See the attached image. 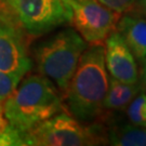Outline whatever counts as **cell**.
I'll use <instances>...</instances> for the list:
<instances>
[{"mask_svg":"<svg viewBox=\"0 0 146 146\" xmlns=\"http://www.w3.org/2000/svg\"><path fill=\"white\" fill-rule=\"evenodd\" d=\"M9 125V121L7 120V118L5 117V115H2L0 113V134L5 130V128Z\"/></svg>","mask_w":146,"mask_h":146,"instance_id":"cell-17","label":"cell"},{"mask_svg":"<svg viewBox=\"0 0 146 146\" xmlns=\"http://www.w3.org/2000/svg\"><path fill=\"white\" fill-rule=\"evenodd\" d=\"M24 136H25V133L17 130L16 128L9 123V125L5 128V130L0 134V146L25 145Z\"/></svg>","mask_w":146,"mask_h":146,"instance_id":"cell-14","label":"cell"},{"mask_svg":"<svg viewBox=\"0 0 146 146\" xmlns=\"http://www.w3.org/2000/svg\"><path fill=\"white\" fill-rule=\"evenodd\" d=\"M72 10L73 27L89 44H104L121 15L96 0H64Z\"/></svg>","mask_w":146,"mask_h":146,"instance_id":"cell-6","label":"cell"},{"mask_svg":"<svg viewBox=\"0 0 146 146\" xmlns=\"http://www.w3.org/2000/svg\"><path fill=\"white\" fill-rule=\"evenodd\" d=\"M142 82V81H141ZM142 86H143V90L146 92V82H142Z\"/></svg>","mask_w":146,"mask_h":146,"instance_id":"cell-19","label":"cell"},{"mask_svg":"<svg viewBox=\"0 0 146 146\" xmlns=\"http://www.w3.org/2000/svg\"><path fill=\"white\" fill-rule=\"evenodd\" d=\"M104 44H89L64 92L69 114L82 123L96 120L103 114V101L108 89Z\"/></svg>","mask_w":146,"mask_h":146,"instance_id":"cell-1","label":"cell"},{"mask_svg":"<svg viewBox=\"0 0 146 146\" xmlns=\"http://www.w3.org/2000/svg\"><path fill=\"white\" fill-rule=\"evenodd\" d=\"M3 103L7 120L23 133L62 111L63 108L61 92L51 80L40 74L22 79Z\"/></svg>","mask_w":146,"mask_h":146,"instance_id":"cell-2","label":"cell"},{"mask_svg":"<svg viewBox=\"0 0 146 146\" xmlns=\"http://www.w3.org/2000/svg\"><path fill=\"white\" fill-rule=\"evenodd\" d=\"M106 143L115 146H146V128L130 121L114 122L105 132Z\"/></svg>","mask_w":146,"mask_h":146,"instance_id":"cell-11","label":"cell"},{"mask_svg":"<svg viewBox=\"0 0 146 146\" xmlns=\"http://www.w3.org/2000/svg\"><path fill=\"white\" fill-rule=\"evenodd\" d=\"M128 120L133 125L146 128V92L142 90L125 108Z\"/></svg>","mask_w":146,"mask_h":146,"instance_id":"cell-12","label":"cell"},{"mask_svg":"<svg viewBox=\"0 0 146 146\" xmlns=\"http://www.w3.org/2000/svg\"><path fill=\"white\" fill-rule=\"evenodd\" d=\"M143 90L141 80L136 84H125L117 79L108 78V89L103 101V110L110 111L125 110L132 100Z\"/></svg>","mask_w":146,"mask_h":146,"instance_id":"cell-10","label":"cell"},{"mask_svg":"<svg viewBox=\"0 0 146 146\" xmlns=\"http://www.w3.org/2000/svg\"><path fill=\"white\" fill-rule=\"evenodd\" d=\"M33 67L24 34L11 23L0 19V70L25 77Z\"/></svg>","mask_w":146,"mask_h":146,"instance_id":"cell-7","label":"cell"},{"mask_svg":"<svg viewBox=\"0 0 146 146\" xmlns=\"http://www.w3.org/2000/svg\"><path fill=\"white\" fill-rule=\"evenodd\" d=\"M23 78L24 77L21 75L5 73L0 70V103L5 102L7 98L15 90Z\"/></svg>","mask_w":146,"mask_h":146,"instance_id":"cell-13","label":"cell"},{"mask_svg":"<svg viewBox=\"0 0 146 146\" xmlns=\"http://www.w3.org/2000/svg\"><path fill=\"white\" fill-rule=\"evenodd\" d=\"M142 65H143V67H142V79H141V81L142 82H146V58H144V61L142 62Z\"/></svg>","mask_w":146,"mask_h":146,"instance_id":"cell-18","label":"cell"},{"mask_svg":"<svg viewBox=\"0 0 146 146\" xmlns=\"http://www.w3.org/2000/svg\"><path fill=\"white\" fill-rule=\"evenodd\" d=\"M107 9L114 11L120 15L125 14L132 9L135 0H96Z\"/></svg>","mask_w":146,"mask_h":146,"instance_id":"cell-15","label":"cell"},{"mask_svg":"<svg viewBox=\"0 0 146 146\" xmlns=\"http://www.w3.org/2000/svg\"><path fill=\"white\" fill-rule=\"evenodd\" d=\"M0 19L39 37L70 24L72 10L64 0H0Z\"/></svg>","mask_w":146,"mask_h":146,"instance_id":"cell-4","label":"cell"},{"mask_svg":"<svg viewBox=\"0 0 146 146\" xmlns=\"http://www.w3.org/2000/svg\"><path fill=\"white\" fill-rule=\"evenodd\" d=\"M105 131L84 125L72 115L60 111L25 133L31 146H84L106 143Z\"/></svg>","mask_w":146,"mask_h":146,"instance_id":"cell-5","label":"cell"},{"mask_svg":"<svg viewBox=\"0 0 146 146\" xmlns=\"http://www.w3.org/2000/svg\"><path fill=\"white\" fill-rule=\"evenodd\" d=\"M104 55L106 69L110 77L125 84L140 81L139 63L116 29L105 39Z\"/></svg>","mask_w":146,"mask_h":146,"instance_id":"cell-8","label":"cell"},{"mask_svg":"<svg viewBox=\"0 0 146 146\" xmlns=\"http://www.w3.org/2000/svg\"><path fill=\"white\" fill-rule=\"evenodd\" d=\"M129 12H133L146 17V0H135L132 9Z\"/></svg>","mask_w":146,"mask_h":146,"instance_id":"cell-16","label":"cell"},{"mask_svg":"<svg viewBox=\"0 0 146 146\" xmlns=\"http://www.w3.org/2000/svg\"><path fill=\"white\" fill-rule=\"evenodd\" d=\"M116 31L120 34L125 44L139 63L146 58V17L133 12L120 16Z\"/></svg>","mask_w":146,"mask_h":146,"instance_id":"cell-9","label":"cell"},{"mask_svg":"<svg viewBox=\"0 0 146 146\" xmlns=\"http://www.w3.org/2000/svg\"><path fill=\"white\" fill-rule=\"evenodd\" d=\"M88 46L74 27H64L36 44L34 55L37 69L64 94Z\"/></svg>","mask_w":146,"mask_h":146,"instance_id":"cell-3","label":"cell"}]
</instances>
